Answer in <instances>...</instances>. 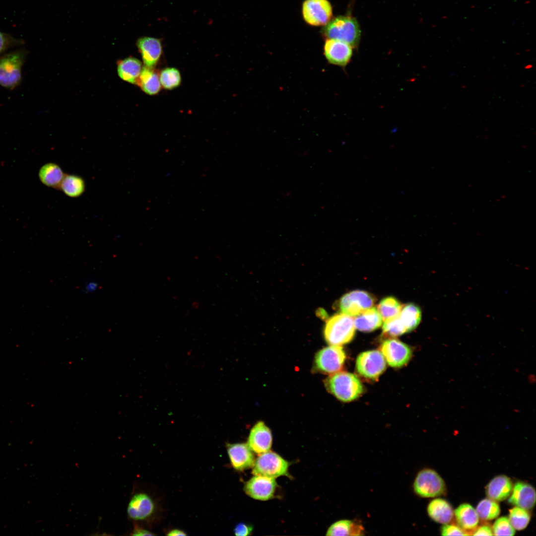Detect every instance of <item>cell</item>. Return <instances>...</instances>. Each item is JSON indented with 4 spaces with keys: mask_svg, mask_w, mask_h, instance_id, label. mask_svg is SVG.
I'll return each mask as SVG.
<instances>
[{
    "mask_svg": "<svg viewBox=\"0 0 536 536\" xmlns=\"http://www.w3.org/2000/svg\"><path fill=\"white\" fill-rule=\"evenodd\" d=\"M402 307L401 303L396 298L388 296L381 300L377 310L384 321L399 315Z\"/></svg>",
    "mask_w": 536,
    "mask_h": 536,
    "instance_id": "obj_29",
    "label": "cell"
},
{
    "mask_svg": "<svg viewBox=\"0 0 536 536\" xmlns=\"http://www.w3.org/2000/svg\"><path fill=\"white\" fill-rule=\"evenodd\" d=\"M472 535L474 536H492L493 534L490 527L484 525L476 529Z\"/></svg>",
    "mask_w": 536,
    "mask_h": 536,
    "instance_id": "obj_39",
    "label": "cell"
},
{
    "mask_svg": "<svg viewBox=\"0 0 536 536\" xmlns=\"http://www.w3.org/2000/svg\"><path fill=\"white\" fill-rule=\"evenodd\" d=\"M531 519L527 510L515 507L509 510V520L515 529L522 530L528 525Z\"/></svg>",
    "mask_w": 536,
    "mask_h": 536,
    "instance_id": "obj_32",
    "label": "cell"
},
{
    "mask_svg": "<svg viewBox=\"0 0 536 536\" xmlns=\"http://www.w3.org/2000/svg\"><path fill=\"white\" fill-rule=\"evenodd\" d=\"M508 502L527 510H530L534 507L536 503L535 489L525 482H517L513 487Z\"/></svg>",
    "mask_w": 536,
    "mask_h": 536,
    "instance_id": "obj_18",
    "label": "cell"
},
{
    "mask_svg": "<svg viewBox=\"0 0 536 536\" xmlns=\"http://www.w3.org/2000/svg\"><path fill=\"white\" fill-rule=\"evenodd\" d=\"M345 358V353L341 346L331 345L316 353L314 369L322 373L334 374L341 370Z\"/></svg>",
    "mask_w": 536,
    "mask_h": 536,
    "instance_id": "obj_7",
    "label": "cell"
},
{
    "mask_svg": "<svg viewBox=\"0 0 536 536\" xmlns=\"http://www.w3.org/2000/svg\"><path fill=\"white\" fill-rule=\"evenodd\" d=\"M354 323L358 330L370 332L381 327L382 319L377 309L372 307L355 316Z\"/></svg>",
    "mask_w": 536,
    "mask_h": 536,
    "instance_id": "obj_22",
    "label": "cell"
},
{
    "mask_svg": "<svg viewBox=\"0 0 536 536\" xmlns=\"http://www.w3.org/2000/svg\"><path fill=\"white\" fill-rule=\"evenodd\" d=\"M25 52L17 50L0 57V85L12 89L18 85L22 77Z\"/></svg>",
    "mask_w": 536,
    "mask_h": 536,
    "instance_id": "obj_4",
    "label": "cell"
},
{
    "mask_svg": "<svg viewBox=\"0 0 536 536\" xmlns=\"http://www.w3.org/2000/svg\"><path fill=\"white\" fill-rule=\"evenodd\" d=\"M356 367L358 373L362 377L377 380L385 370L386 361L379 350H369L362 352L358 356Z\"/></svg>",
    "mask_w": 536,
    "mask_h": 536,
    "instance_id": "obj_8",
    "label": "cell"
},
{
    "mask_svg": "<svg viewBox=\"0 0 536 536\" xmlns=\"http://www.w3.org/2000/svg\"><path fill=\"white\" fill-rule=\"evenodd\" d=\"M381 351L386 361L393 367L404 365L412 355L411 350L407 345L394 338L385 340L381 346Z\"/></svg>",
    "mask_w": 536,
    "mask_h": 536,
    "instance_id": "obj_11",
    "label": "cell"
},
{
    "mask_svg": "<svg viewBox=\"0 0 536 536\" xmlns=\"http://www.w3.org/2000/svg\"><path fill=\"white\" fill-rule=\"evenodd\" d=\"M65 175L61 168L54 163L45 164L40 168L39 172L40 180L43 184L57 189H59Z\"/></svg>",
    "mask_w": 536,
    "mask_h": 536,
    "instance_id": "obj_26",
    "label": "cell"
},
{
    "mask_svg": "<svg viewBox=\"0 0 536 536\" xmlns=\"http://www.w3.org/2000/svg\"><path fill=\"white\" fill-rule=\"evenodd\" d=\"M375 302V298L368 292L356 290L343 295L339 300V307L342 313L355 317L372 307Z\"/></svg>",
    "mask_w": 536,
    "mask_h": 536,
    "instance_id": "obj_9",
    "label": "cell"
},
{
    "mask_svg": "<svg viewBox=\"0 0 536 536\" xmlns=\"http://www.w3.org/2000/svg\"><path fill=\"white\" fill-rule=\"evenodd\" d=\"M159 75L161 85L165 89L172 90L181 84V73L175 67H166L161 71Z\"/></svg>",
    "mask_w": 536,
    "mask_h": 536,
    "instance_id": "obj_31",
    "label": "cell"
},
{
    "mask_svg": "<svg viewBox=\"0 0 536 536\" xmlns=\"http://www.w3.org/2000/svg\"><path fill=\"white\" fill-rule=\"evenodd\" d=\"M492 530L493 535L495 536H514L515 534V530L509 518L504 516L495 521Z\"/></svg>",
    "mask_w": 536,
    "mask_h": 536,
    "instance_id": "obj_34",
    "label": "cell"
},
{
    "mask_svg": "<svg viewBox=\"0 0 536 536\" xmlns=\"http://www.w3.org/2000/svg\"><path fill=\"white\" fill-rule=\"evenodd\" d=\"M365 529L357 521L348 519L337 521L328 528L326 536H363Z\"/></svg>",
    "mask_w": 536,
    "mask_h": 536,
    "instance_id": "obj_23",
    "label": "cell"
},
{
    "mask_svg": "<svg viewBox=\"0 0 536 536\" xmlns=\"http://www.w3.org/2000/svg\"><path fill=\"white\" fill-rule=\"evenodd\" d=\"M427 511L432 520L442 524H448L454 516L451 504L442 498H436L431 501L427 506Z\"/></svg>",
    "mask_w": 536,
    "mask_h": 536,
    "instance_id": "obj_20",
    "label": "cell"
},
{
    "mask_svg": "<svg viewBox=\"0 0 536 536\" xmlns=\"http://www.w3.org/2000/svg\"><path fill=\"white\" fill-rule=\"evenodd\" d=\"M136 85L141 90L149 95L157 94L160 91L161 85L159 75L154 68L142 67Z\"/></svg>",
    "mask_w": 536,
    "mask_h": 536,
    "instance_id": "obj_24",
    "label": "cell"
},
{
    "mask_svg": "<svg viewBox=\"0 0 536 536\" xmlns=\"http://www.w3.org/2000/svg\"><path fill=\"white\" fill-rule=\"evenodd\" d=\"M513 487L512 482L508 477L500 475L494 477L488 483L486 487V493L488 498L500 502L510 496Z\"/></svg>",
    "mask_w": 536,
    "mask_h": 536,
    "instance_id": "obj_19",
    "label": "cell"
},
{
    "mask_svg": "<svg viewBox=\"0 0 536 536\" xmlns=\"http://www.w3.org/2000/svg\"><path fill=\"white\" fill-rule=\"evenodd\" d=\"M166 535L171 536H186L187 534L181 530L175 529L169 531Z\"/></svg>",
    "mask_w": 536,
    "mask_h": 536,
    "instance_id": "obj_41",
    "label": "cell"
},
{
    "mask_svg": "<svg viewBox=\"0 0 536 536\" xmlns=\"http://www.w3.org/2000/svg\"><path fill=\"white\" fill-rule=\"evenodd\" d=\"M253 530V527L251 525L242 522L235 527L234 533L236 536H246L251 535Z\"/></svg>",
    "mask_w": 536,
    "mask_h": 536,
    "instance_id": "obj_37",
    "label": "cell"
},
{
    "mask_svg": "<svg viewBox=\"0 0 536 536\" xmlns=\"http://www.w3.org/2000/svg\"><path fill=\"white\" fill-rule=\"evenodd\" d=\"M383 332L385 335L397 336L406 333L399 315L384 321Z\"/></svg>",
    "mask_w": 536,
    "mask_h": 536,
    "instance_id": "obj_33",
    "label": "cell"
},
{
    "mask_svg": "<svg viewBox=\"0 0 536 536\" xmlns=\"http://www.w3.org/2000/svg\"><path fill=\"white\" fill-rule=\"evenodd\" d=\"M324 53L328 62L332 65L344 67L350 62L352 55V47L346 43L327 39L324 46Z\"/></svg>",
    "mask_w": 536,
    "mask_h": 536,
    "instance_id": "obj_13",
    "label": "cell"
},
{
    "mask_svg": "<svg viewBox=\"0 0 536 536\" xmlns=\"http://www.w3.org/2000/svg\"><path fill=\"white\" fill-rule=\"evenodd\" d=\"M322 30L327 39L338 40L356 48L359 44L361 30L357 20L350 16H339L329 22Z\"/></svg>",
    "mask_w": 536,
    "mask_h": 536,
    "instance_id": "obj_2",
    "label": "cell"
},
{
    "mask_svg": "<svg viewBox=\"0 0 536 536\" xmlns=\"http://www.w3.org/2000/svg\"><path fill=\"white\" fill-rule=\"evenodd\" d=\"M288 462L278 454L268 451L259 455L255 460L252 467V473L275 478L282 475L289 476L288 472Z\"/></svg>",
    "mask_w": 536,
    "mask_h": 536,
    "instance_id": "obj_6",
    "label": "cell"
},
{
    "mask_svg": "<svg viewBox=\"0 0 536 536\" xmlns=\"http://www.w3.org/2000/svg\"><path fill=\"white\" fill-rule=\"evenodd\" d=\"M20 41L12 36L0 31V54L9 48L20 44Z\"/></svg>",
    "mask_w": 536,
    "mask_h": 536,
    "instance_id": "obj_35",
    "label": "cell"
},
{
    "mask_svg": "<svg viewBox=\"0 0 536 536\" xmlns=\"http://www.w3.org/2000/svg\"><path fill=\"white\" fill-rule=\"evenodd\" d=\"M142 67L141 62L134 57L127 58L117 63V71L119 77L132 84H136Z\"/></svg>",
    "mask_w": 536,
    "mask_h": 536,
    "instance_id": "obj_21",
    "label": "cell"
},
{
    "mask_svg": "<svg viewBox=\"0 0 536 536\" xmlns=\"http://www.w3.org/2000/svg\"><path fill=\"white\" fill-rule=\"evenodd\" d=\"M454 514L457 524L464 530H472L478 523L476 510L469 504H461L455 509Z\"/></svg>",
    "mask_w": 536,
    "mask_h": 536,
    "instance_id": "obj_25",
    "label": "cell"
},
{
    "mask_svg": "<svg viewBox=\"0 0 536 536\" xmlns=\"http://www.w3.org/2000/svg\"><path fill=\"white\" fill-rule=\"evenodd\" d=\"M445 483L440 475L431 469H424L417 474L413 483V490L417 496L432 498L441 496L446 491Z\"/></svg>",
    "mask_w": 536,
    "mask_h": 536,
    "instance_id": "obj_5",
    "label": "cell"
},
{
    "mask_svg": "<svg viewBox=\"0 0 536 536\" xmlns=\"http://www.w3.org/2000/svg\"><path fill=\"white\" fill-rule=\"evenodd\" d=\"M272 442L270 430L263 421H260L252 428L247 444L253 452L260 455L269 451Z\"/></svg>",
    "mask_w": 536,
    "mask_h": 536,
    "instance_id": "obj_14",
    "label": "cell"
},
{
    "mask_svg": "<svg viewBox=\"0 0 536 536\" xmlns=\"http://www.w3.org/2000/svg\"><path fill=\"white\" fill-rule=\"evenodd\" d=\"M441 533L442 536H467L469 535L460 527L448 524H444L441 527Z\"/></svg>",
    "mask_w": 536,
    "mask_h": 536,
    "instance_id": "obj_36",
    "label": "cell"
},
{
    "mask_svg": "<svg viewBox=\"0 0 536 536\" xmlns=\"http://www.w3.org/2000/svg\"><path fill=\"white\" fill-rule=\"evenodd\" d=\"M325 385L331 394L344 402L356 400L363 392V385L359 378L345 371L331 374L325 380Z\"/></svg>",
    "mask_w": 536,
    "mask_h": 536,
    "instance_id": "obj_1",
    "label": "cell"
},
{
    "mask_svg": "<svg viewBox=\"0 0 536 536\" xmlns=\"http://www.w3.org/2000/svg\"><path fill=\"white\" fill-rule=\"evenodd\" d=\"M277 488L275 478L255 475L245 482L244 491L253 499L267 501L274 497Z\"/></svg>",
    "mask_w": 536,
    "mask_h": 536,
    "instance_id": "obj_12",
    "label": "cell"
},
{
    "mask_svg": "<svg viewBox=\"0 0 536 536\" xmlns=\"http://www.w3.org/2000/svg\"><path fill=\"white\" fill-rule=\"evenodd\" d=\"M98 287V282L90 278L86 281L84 288L82 291L84 293H92L96 291Z\"/></svg>",
    "mask_w": 536,
    "mask_h": 536,
    "instance_id": "obj_38",
    "label": "cell"
},
{
    "mask_svg": "<svg viewBox=\"0 0 536 536\" xmlns=\"http://www.w3.org/2000/svg\"><path fill=\"white\" fill-rule=\"evenodd\" d=\"M399 316L406 333H408L414 330L420 323L421 312L420 308L416 305L408 303L402 306Z\"/></svg>",
    "mask_w": 536,
    "mask_h": 536,
    "instance_id": "obj_28",
    "label": "cell"
},
{
    "mask_svg": "<svg viewBox=\"0 0 536 536\" xmlns=\"http://www.w3.org/2000/svg\"><path fill=\"white\" fill-rule=\"evenodd\" d=\"M302 13L305 21L310 25H326L332 16V7L328 0H306L303 3Z\"/></svg>",
    "mask_w": 536,
    "mask_h": 536,
    "instance_id": "obj_10",
    "label": "cell"
},
{
    "mask_svg": "<svg viewBox=\"0 0 536 536\" xmlns=\"http://www.w3.org/2000/svg\"><path fill=\"white\" fill-rule=\"evenodd\" d=\"M136 44L144 66L154 68L162 55L161 41L157 38L144 36L139 38Z\"/></svg>",
    "mask_w": 536,
    "mask_h": 536,
    "instance_id": "obj_15",
    "label": "cell"
},
{
    "mask_svg": "<svg viewBox=\"0 0 536 536\" xmlns=\"http://www.w3.org/2000/svg\"><path fill=\"white\" fill-rule=\"evenodd\" d=\"M85 189L84 180L77 175L65 174L59 187V190L71 198L79 197Z\"/></svg>",
    "mask_w": 536,
    "mask_h": 536,
    "instance_id": "obj_27",
    "label": "cell"
},
{
    "mask_svg": "<svg viewBox=\"0 0 536 536\" xmlns=\"http://www.w3.org/2000/svg\"><path fill=\"white\" fill-rule=\"evenodd\" d=\"M354 319L347 315L340 313L331 317L326 322L324 337L331 345H342L351 341L355 333Z\"/></svg>",
    "mask_w": 536,
    "mask_h": 536,
    "instance_id": "obj_3",
    "label": "cell"
},
{
    "mask_svg": "<svg viewBox=\"0 0 536 536\" xmlns=\"http://www.w3.org/2000/svg\"><path fill=\"white\" fill-rule=\"evenodd\" d=\"M155 503L145 493H137L131 499L127 507L129 517L133 520H144L154 512Z\"/></svg>",
    "mask_w": 536,
    "mask_h": 536,
    "instance_id": "obj_17",
    "label": "cell"
},
{
    "mask_svg": "<svg viewBox=\"0 0 536 536\" xmlns=\"http://www.w3.org/2000/svg\"><path fill=\"white\" fill-rule=\"evenodd\" d=\"M476 512L479 518L484 520H491L500 514V508L498 504L489 498L481 500L477 505Z\"/></svg>",
    "mask_w": 536,
    "mask_h": 536,
    "instance_id": "obj_30",
    "label": "cell"
},
{
    "mask_svg": "<svg viewBox=\"0 0 536 536\" xmlns=\"http://www.w3.org/2000/svg\"><path fill=\"white\" fill-rule=\"evenodd\" d=\"M226 447L231 465L235 469L243 471L253 467L254 455L246 443H227Z\"/></svg>",
    "mask_w": 536,
    "mask_h": 536,
    "instance_id": "obj_16",
    "label": "cell"
},
{
    "mask_svg": "<svg viewBox=\"0 0 536 536\" xmlns=\"http://www.w3.org/2000/svg\"><path fill=\"white\" fill-rule=\"evenodd\" d=\"M131 535L133 536H153L154 534L143 528L135 527Z\"/></svg>",
    "mask_w": 536,
    "mask_h": 536,
    "instance_id": "obj_40",
    "label": "cell"
}]
</instances>
